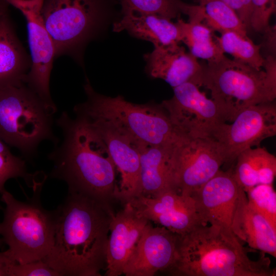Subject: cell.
<instances>
[{
  "label": "cell",
  "instance_id": "cell-2",
  "mask_svg": "<svg viewBox=\"0 0 276 276\" xmlns=\"http://www.w3.org/2000/svg\"><path fill=\"white\" fill-rule=\"evenodd\" d=\"M56 122L63 140L48 155L53 164L49 177L65 182L68 193L111 205L117 169L104 141L82 118L63 111Z\"/></svg>",
  "mask_w": 276,
  "mask_h": 276
},
{
  "label": "cell",
  "instance_id": "cell-28",
  "mask_svg": "<svg viewBox=\"0 0 276 276\" xmlns=\"http://www.w3.org/2000/svg\"><path fill=\"white\" fill-rule=\"evenodd\" d=\"M121 12H136L160 15L169 19L179 17L181 13V0H118Z\"/></svg>",
  "mask_w": 276,
  "mask_h": 276
},
{
  "label": "cell",
  "instance_id": "cell-22",
  "mask_svg": "<svg viewBox=\"0 0 276 276\" xmlns=\"http://www.w3.org/2000/svg\"><path fill=\"white\" fill-rule=\"evenodd\" d=\"M232 230L250 248L276 257V229L248 203L246 194L240 202Z\"/></svg>",
  "mask_w": 276,
  "mask_h": 276
},
{
  "label": "cell",
  "instance_id": "cell-13",
  "mask_svg": "<svg viewBox=\"0 0 276 276\" xmlns=\"http://www.w3.org/2000/svg\"><path fill=\"white\" fill-rule=\"evenodd\" d=\"M76 116L85 119L107 146L121 177L115 199L124 204L137 197L140 193L139 142L104 120Z\"/></svg>",
  "mask_w": 276,
  "mask_h": 276
},
{
  "label": "cell",
  "instance_id": "cell-20",
  "mask_svg": "<svg viewBox=\"0 0 276 276\" xmlns=\"http://www.w3.org/2000/svg\"><path fill=\"white\" fill-rule=\"evenodd\" d=\"M113 31H126L137 38L148 41L155 47L179 43L182 35L177 22L151 13L128 12L113 23Z\"/></svg>",
  "mask_w": 276,
  "mask_h": 276
},
{
  "label": "cell",
  "instance_id": "cell-9",
  "mask_svg": "<svg viewBox=\"0 0 276 276\" xmlns=\"http://www.w3.org/2000/svg\"><path fill=\"white\" fill-rule=\"evenodd\" d=\"M172 160L176 191L191 196L215 175L225 157L221 145L213 137L178 134L172 145Z\"/></svg>",
  "mask_w": 276,
  "mask_h": 276
},
{
  "label": "cell",
  "instance_id": "cell-12",
  "mask_svg": "<svg viewBox=\"0 0 276 276\" xmlns=\"http://www.w3.org/2000/svg\"><path fill=\"white\" fill-rule=\"evenodd\" d=\"M276 134L275 101L250 106L233 121L221 124L213 135L223 148L225 164L235 162L242 151L260 146L266 139Z\"/></svg>",
  "mask_w": 276,
  "mask_h": 276
},
{
  "label": "cell",
  "instance_id": "cell-1",
  "mask_svg": "<svg viewBox=\"0 0 276 276\" xmlns=\"http://www.w3.org/2000/svg\"><path fill=\"white\" fill-rule=\"evenodd\" d=\"M56 210L54 244L42 260L60 276L101 275L115 214L111 206L67 193Z\"/></svg>",
  "mask_w": 276,
  "mask_h": 276
},
{
  "label": "cell",
  "instance_id": "cell-7",
  "mask_svg": "<svg viewBox=\"0 0 276 276\" xmlns=\"http://www.w3.org/2000/svg\"><path fill=\"white\" fill-rule=\"evenodd\" d=\"M202 86L211 92L227 122L243 109L251 105L271 102L276 97V85L265 71L225 55L202 64Z\"/></svg>",
  "mask_w": 276,
  "mask_h": 276
},
{
  "label": "cell",
  "instance_id": "cell-17",
  "mask_svg": "<svg viewBox=\"0 0 276 276\" xmlns=\"http://www.w3.org/2000/svg\"><path fill=\"white\" fill-rule=\"evenodd\" d=\"M114 214L109 227L106 250L107 276L123 274L124 268L149 221L129 203Z\"/></svg>",
  "mask_w": 276,
  "mask_h": 276
},
{
  "label": "cell",
  "instance_id": "cell-18",
  "mask_svg": "<svg viewBox=\"0 0 276 276\" xmlns=\"http://www.w3.org/2000/svg\"><path fill=\"white\" fill-rule=\"evenodd\" d=\"M144 58L147 74L164 80L173 88L186 82L202 86V64L179 43L155 47Z\"/></svg>",
  "mask_w": 276,
  "mask_h": 276
},
{
  "label": "cell",
  "instance_id": "cell-3",
  "mask_svg": "<svg viewBox=\"0 0 276 276\" xmlns=\"http://www.w3.org/2000/svg\"><path fill=\"white\" fill-rule=\"evenodd\" d=\"M250 249L232 231L201 224L179 235L176 259L166 272L176 276H275L265 254L252 260Z\"/></svg>",
  "mask_w": 276,
  "mask_h": 276
},
{
  "label": "cell",
  "instance_id": "cell-32",
  "mask_svg": "<svg viewBox=\"0 0 276 276\" xmlns=\"http://www.w3.org/2000/svg\"><path fill=\"white\" fill-rule=\"evenodd\" d=\"M237 14L247 29H251L252 0H221Z\"/></svg>",
  "mask_w": 276,
  "mask_h": 276
},
{
  "label": "cell",
  "instance_id": "cell-25",
  "mask_svg": "<svg viewBox=\"0 0 276 276\" xmlns=\"http://www.w3.org/2000/svg\"><path fill=\"white\" fill-rule=\"evenodd\" d=\"M202 21L212 31H227L247 36V29L236 12L221 0H209L200 4Z\"/></svg>",
  "mask_w": 276,
  "mask_h": 276
},
{
  "label": "cell",
  "instance_id": "cell-5",
  "mask_svg": "<svg viewBox=\"0 0 276 276\" xmlns=\"http://www.w3.org/2000/svg\"><path fill=\"white\" fill-rule=\"evenodd\" d=\"M84 90L86 100L74 107L76 116L104 120L145 144L166 145L177 138L178 134L161 103L135 104L121 95L99 94L88 79Z\"/></svg>",
  "mask_w": 276,
  "mask_h": 276
},
{
  "label": "cell",
  "instance_id": "cell-4",
  "mask_svg": "<svg viewBox=\"0 0 276 276\" xmlns=\"http://www.w3.org/2000/svg\"><path fill=\"white\" fill-rule=\"evenodd\" d=\"M42 187L34 188L33 196L24 201L6 189L1 194L5 206L0 236L8 247L6 254L18 264L43 259L54 244L57 212L56 209L48 211L42 207Z\"/></svg>",
  "mask_w": 276,
  "mask_h": 276
},
{
  "label": "cell",
  "instance_id": "cell-30",
  "mask_svg": "<svg viewBox=\"0 0 276 276\" xmlns=\"http://www.w3.org/2000/svg\"><path fill=\"white\" fill-rule=\"evenodd\" d=\"M251 29L264 32L269 26V21L275 11V0H252Z\"/></svg>",
  "mask_w": 276,
  "mask_h": 276
},
{
  "label": "cell",
  "instance_id": "cell-24",
  "mask_svg": "<svg viewBox=\"0 0 276 276\" xmlns=\"http://www.w3.org/2000/svg\"><path fill=\"white\" fill-rule=\"evenodd\" d=\"M182 35V42L188 47L190 53L196 58L207 61L217 60L224 55L212 30L199 21H177Z\"/></svg>",
  "mask_w": 276,
  "mask_h": 276
},
{
  "label": "cell",
  "instance_id": "cell-11",
  "mask_svg": "<svg viewBox=\"0 0 276 276\" xmlns=\"http://www.w3.org/2000/svg\"><path fill=\"white\" fill-rule=\"evenodd\" d=\"M6 1L21 12L27 24L31 66L25 83L47 104L56 106L49 87L55 49L43 18L44 0Z\"/></svg>",
  "mask_w": 276,
  "mask_h": 276
},
{
  "label": "cell",
  "instance_id": "cell-29",
  "mask_svg": "<svg viewBox=\"0 0 276 276\" xmlns=\"http://www.w3.org/2000/svg\"><path fill=\"white\" fill-rule=\"evenodd\" d=\"M245 193L248 203L276 229V193L273 184L258 185Z\"/></svg>",
  "mask_w": 276,
  "mask_h": 276
},
{
  "label": "cell",
  "instance_id": "cell-21",
  "mask_svg": "<svg viewBox=\"0 0 276 276\" xmlns=\"http://www.w3.org/2000/svg\"><path fill=\"white\" fill-rule=\"evenodd\" d=\"M31 66L8 13L0 16V89L25 83Z\"/></svg>",
  "mask_w": 276,
  "mask_h": 276
},
{
  "label": "cell",
  "instance_id": "cell-35",
  "mask_svg": "<svg viewBox=\"0 0 276 276\" xmlns=\"http://www.w3.org/2000/svg\"><path fill=\"white\" fill-rule=\"evenodd\" d=\"M9 5L6 0H0V16L8 13Z\"/></svg>",
  "mask_w": 276,
  "mask_h": 276
},
{
  "label": "cell",
  "instance_id": "cell-6",
  "mask_svg": "<svg viewBox=\"0 0 276 276\" xmlns=\"http://www.w3.org/2000/svg\"><path fill=\"white\" fill-rule=\"evenodd\" d=\"M56 106L47 104L26 84L0 89V139L26 159L37 154L44 141L58 143L53 131Z\"/></svg>",
  "mask_w": 276,
  "mask_h": 276
},
{
  "label": "cell",
  "instance_id": "cell-37",
  "mask_svg": "<svg viewBox=\"0 0 276 276\" xmlns=\"http://www.w3.org/2000/svg\"><path fill=\"white\" fill-rule=\"evenodd\" d=\"M198 1L199 2V4H201L209 0H198Z\"/></svg>",
  "mask_w": 276,
  "mask_h": 276
},
{
  "label": "cell",
  "instance_id": "cell-15",
  "mask_svg": "<svg viewBox=\"0 0 276 276\" xmlns=\"http://www.w3.org/2000/svg\"><path fill=\"white\" fill-rule=\"evenodd\" d=\"M127 202L148 221L179 235H185L202 224L193 198L175 190L152 197L140 196Z\"/></svg>",
  "mask_w": 276,
  "mask_h": 276
},
{
  "label": "cell",
  "instance_id": "cell-14",
  "mask_svg": "<svg viewBox=\"0 0 276 276\" xmlns=\"http://www.w3.org/2000/svg\"><path fill=\"white\" fill-rule=\"evenodd\" d=\"M245 195L234 177L232 170L220 169L191 196L202 224L232 231L235 215Z\"/></svg>",
  "mask_w": 276,
  "mask_h": 276
},
{
  "label": "cell",
  "instance_id": "cell-8",
  "mask_svg": "<svg viewBox=\"0 0 276 276\" xmlns=\"http://www.w3.org/2000/svg\"><path fill=\"white\" fill-rule=\"evenodd\" d=\"M117 0H44L42 13L55 49L56 57L80 59L86 44L96 37L112 16Z\"/></svg>",
  "mask_w": 276,
  "mask_h": 276
},
{
  "label": "cell",
  "instance_id": "cell-23",
  "mask_svg": "<svg viewBox=\"0 0 276 276\" xmlns=\"http://www.w3.org/2000/svg\"><path fill=\"white\" fill-rule=\"evenodd\" d=\"M232 173L235 179L246 192L261 184H273L276 175V157L266 148H249L237 156Z\"/></svg>",
  "mask_w": 276,
  "mask_h": 276
},
{
  "label": "cell",
  "instance_id": "cell-10",
  "mask_svg": "<svg viewBox=\"0 0 276 276\" xmlns=\"http://www.w3.org/2000/svg\"><path fill=\"white\" fill-rule=\"evenodd\" d=\"M173 88V95L161 103L178 134L213 137L226 120L217 104L192 82Z\"/></svg>",
  "mask_w": 276,
  "mask_h": 276
},
{
  "label": "cell",
  "instance_id": "cell-27",
  "mask_svg": "<svg viewBox=\"0 0 276 276\" xmlns=\"http://www.w3.org/2000/svg\"><path fill=\"white\" fill-rule=\"evenodd\" d=\"M46 176L28 172L25 159L14 155L8 145L0 139V194L5 190L6 182L12 178H23L32 189L43 184Z\"/></svg>",
  "mask_w": 276,
  "mask_h": 276
},
{
  "label": "cell",
  "instance_id": "cell-26",
  "mask_svg": "<svg viewBox=\"0 0 276 276\" xmlns=\"http://www.w3.org/2000/svg\"><path fill=\"white\" fill-rule=\"evenodd\" d=\"M220 37L215 36L222 51L234 59L257 69L263 67L265 58L260 54L261 44H256L247 36L236 32H223Z\"/></svg>",
  "mask_w": 276,
  "mask_h": 276
},
{
  "label": "cell",
  "instance_id": "cell-19",
  "mask_svg": "<svg viewBox=\"0 0 276 276\" xmlns=\"http://www.w3.org/2000/svg\"><path fill=\"white\" fill-rule=\"evenodd\" d=\"M173 142L161 145L138 143L140 160L138 196L152 197L167 191H176L172 160Z\"/></svg>",
  "mask_w": 276,
  "mask_h": 276
},
{
  "label": "cell",
  "instance_id": "cell-16",
  "mask_svg": "<svg viewBox=\"0 0 276 276\" xmlns=\"http://www.w3.org/2000/svg\"><path fill=\"white\" fill-rule=\"evenodd\" d=\"M179 235L150 222L145 228L123 272L126 276H152L167 271L176 259Z\"/></svg>",
  "mask_w": 276,
  "mask_h": 276
},
{
  "label": "cell",
  "instance_id": "cell-34",
  "mask_svg": "<svg viewBox=\"0 0 276 276\" xmlns=\"http://www.w3.org/2000/svg\"><path fill=\"white\" fill-rule=\"evenodd\" d=\"M265 35V47L272 54L275 53V27H269L264 32Z\"/></svg>",
  "mask_w": 276,
  "mask_h": 276
},
{
  "label": "cell",
  "instance_id": "cell-33",
  "mask_svg": "<svg viewBox=\"0 0 276 276\" xmlns=\"http://www.w3.org/2000/svg\"><path fill=\"white\" fill-rule=\"evenodd\" d=\"M15 263L6 254L0 252V276H9L11 266Z\"/></svg>",
  "mask_w": 276,
  "mask_h": 276
},
{
  "label": "cell",
  "instance_id": "cell-31",
  "mask_svg": "<svg viewBox=\"0 0 276 276\" xmlns=\"http://www.w3.org/2000/svg\"><path fill=\"white\" fill-rule=\"evenodd\" d=\"M9 276H60L43 260L24 264H14Z\"/></svg>",
  "mask_w": 276,
  "mask_h": 276
},
{
  "label": "cell",
  "instance_id": "cell-36",
  "mask_svg": "<svg viewBox=\"0 0 276 276\" xmlns=\"http://www.w3.org/2000/svg\"><path fill=\"white\" fill-rule=\"evenodd\" d=\"M3 243L4 242L1 238H0V247H2L3 246Z\"/></svg>",
  "mask_w": 276,
  "mask_h": 276
}]
</instances>
